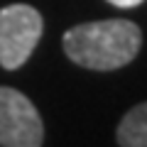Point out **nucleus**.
Instances as JSON below:
<instances>
[{
  "mask_svg": "<svg viewBox=\"0 0 147 147\" xmlns=\"http://www.w3.org/2000/svg\"><path fill=\"white\" fill-rule=\"evenodd\" d=\"M142 44V32L130 20H98L76 25L64 34V52L74 64L110 71L130 64Z\"/></svg>",
  "mask_w": 147,
  "mask_h": 147,
  "instance_id": "obj_1",
  "label": "nucleus"
},
{
  "mask_svg": "<svg viewBox=\"0 0 147 147\" xmlns=\"http://www.w3.org/2000/svg\"><path fill=\"white\" fill-rule=\"evenodd\" d=\"M44 22L32 5H7L0 10V66L20 69L34 52Z\"/></svg>",
  "mask_w": 147,
  "mask_h": 147,
  "instance_id": "obj_2",
  "label": "nucleus"
},
{
  "mask_svg": "<svg viewBox=\"0 0 147 147\" xmlns=\"http://www.w3.org/2000/svg\"><path fill=\"white\" fill-rule=\"evenodd\" d=\"M42 118L25 93L0 86V147H42Z\"/></svg>",
  "mask_w": 147,
  "mask_h": 147,
  "instance_id": "obj_3",
  "label": "nucleus"
},
{
  "mask_svg": "<svg viewBox=\"0 0 147 147\" xmlns=\"http://www.w3.org/2000/svg\"><path fill=\"white\" fill-rule=\"evenodd\" d=\"M115 137L120 147H147V103L127 110L118 125Z\"/></svg>",
  "mask_w": 147,
  "mask_h": 147,
  "instance_id": "obj_4",
  "label": "nucleus"
},
{
  "mask_svg": "<svg viewBox=\"0 0 147 147\" xmlns=\"http://www.w3.org/2000/svg\"><path fill=\"white\" fill-rule=\"evenodd\" d=\"M108 3H113V5H118V7H137L142 0H108Z\"/></svg>",
  "mask_w": 147,
  "mask_h": 147,
  "instance_id": "obj_5",
  "label": "nucleus"
}]
</instances>
